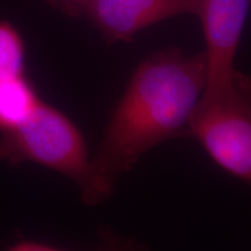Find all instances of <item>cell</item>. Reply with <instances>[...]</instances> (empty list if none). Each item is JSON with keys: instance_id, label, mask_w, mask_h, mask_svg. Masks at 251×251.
<instances>
[{"instance_id": "obj_1", "label": "cell", "mask_w": 251, "mask_h": 251, "mask_svg": "<svg viewBox=\"0 0 251 251\" xmlns=\"http://www.w3.org/2000/svg\"><path fill=\"white\" fill-rule=\"evenodd\" d=\"M205 52L172 48L146 58L131 76L92 157L96 205L112 194L125 172L157 144L190 127L206 86Z\"/></svg>"}, {"instance_id": "obj_2", "label": "cell", "mask_w": 251, "mask_h": 251, "mask_svg": "<svg viewBox=\"0 0 251 251\" xmlns=\"http://www.w3.org/2000/svg\"><path fill=\"white\" fill-rule=\"evenodd\" d=\"M0 161L46 166L74 181L84 202L96 205L93 162L84 135L65 113L49 103L42 101L26 124L0 134Z\"/></svg>"}, {"instance_id": "obj_3", "label": "cell", "mask_w": 251, "mask_h": 251, "mask_svg": "<svg viewBox=\"0 0 251 251\" xmlns=\"http://www.w3.org/2000/svg\"><path fill=\"white\" fill-rule=\"evenodd\" d=\"M190 135L220 168L251 185L250 78L243 76L236 90L224 99L199 102Z\"/></svg>"}, {"instance_id": "obj_4", "label": "cell", "mask_w": 251, "mask_h": 251, "mask_svg": "<svg viewBox=\"0 0 251 251\" xmlns=\"http://www.w3.org/2000/svg\"><path fill=\"white\" fill-rule=\"evenodd\" d=\"M251 0H201L198 17L206 43L207 77L200 102H214L236 90L243 74L235 69Z\"/></svg>"}, {"instance_id": "obj_5", "label": "cell", "mask_w": 251, "mask_h": 251, "mask_svg": "<svg viewBox=\"0 0 251 251\" xmlns=\"http://www.w3.org/2000/svg\"><path fill=\"white\" fill-rule=\"evenodd\" d=\"M201 0H84L80 17L113 45L129 41L144 28L181 14H199Z\"/></svg>"}, {"instance_id": "obj_6", "label": "cell", "mask_w": 251, "mask_h": 251, "mask_svg": "<svg viewBox=\"0 0 251 251\" xmlns=\"http://www.w3.org/2000/svg\"><path fill=\"white\" fill-rule=\"evenodd\" d=\"M42 102L26 76L0 79V134L26 124Z\"/></svg>"}, {"instance_id": "obj_7", "label": "cell", "mask_w": 251, "mask_h": 251, "mask_svg": "<svg viewBox=\"0 0 251 251\" xmlns=\"http://www.w3.org/2000/svg\"><path fill=\"white\" fill-rule=\"evenodd\" d=\"M25 58L23 37L8 21H0V79L24 76Z\"/></svg>"}, {"instance_id": "obj_8", "label": "cell", "mask_w": 251, "mask_h": 251, "mask_svg": "<svg viewBox=\"0 0 251 251\" xmlns=\"http://www.w3.org/2000/svg\"><path fill=\"white\" fill-rule=\"evenodd\" d=\"M99 251H147L146 248L134 241L126 240L112 233H102Z\"/></svg>"}, {"instance_id": "obj_9", "label": "cell", "mask_w": 251, "mask_h": 251, "mask_svg": "<svg viewBox=\"0 0 251 251\" xmlns=\"http://www.w3.org/2000/svg\"><path fill=\"white\" fill-rule=\"evenodd\" d=\"M54 8L67 14L68 17L78 18L81 15V8H83L84 0H46Z\"/></svg>"}, {"instance_id": "obj_10", "label": "cell", "mask_w": 251, "mask_h": 251, "mask_svg": "<svg viewBox=\"0 0 251 251\" xmlns=\"http://www.w3.org/2000/svg\"><path fill=\"white\" fill-rule=\"evenodd\" d=\"M7 251H67L58 249V248L48 246L39 242H31V241H24V242L14 244ZM99 251V249L97 250Z\"/></svg>"}]
</instances>
